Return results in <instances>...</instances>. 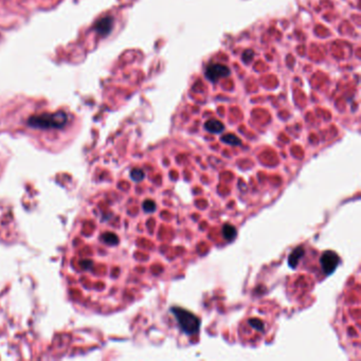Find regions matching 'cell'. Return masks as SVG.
Here are the masks:
<instances>
[{"label": "cell", "mask_w": 361, "mask_h": 361, "mask_svg": "<svg viewBox=\"0 0 361 361\" xmlns=\"http://www.w3.org/2000/svg\"><path fill=\"white\" fill-rule=\"evenodd\" d=\"M144 175H145V174H144L143 170L140 169V168H135V169H132L131 172H130V177H131V179L134 180V182H136V183L142 182V180L144 179Z\"/></svg>", "instance_id": "obj_11"}, {"label": "cell", "mask_w": 361, "mask_h": 361, "mask_svg": "<svg viewBox=\"0 0 361 361\" xmlns=\"http://www.w3.org/2000/svg\"><path fill=\"white\" fill-rule=\"evenodd\" d=\"M236 233H237V230H236L235 227H233L230 224L224 225V227H223V236H224V239L226 241H228V242L233 241L236 237Z\"/></svg>", "instance_id": "obj_8"}, {"label": "cell", "mask_w": 361, "mask_h": 361, "mask_svg": "<svg viewBox=\"0 0 361 361\" xmlns=\"http://www.w3.org/2000/svg\"><path fill=\"white\" fill-rule=\"evenodd\" d=\"M205 128L209 132H211V134H220V132L224 131L225 126L220 120L211 119L205 123Z\"/></svg>", "instance_id": "obj_7"}, {"label": "cell", "mask_w": 361, "mask_h": 361, "mask_svg": "<svg viewBox=\"0 0 361 361\" xmlns=\"http://www.w3.org/2000/svg\"><path fill=\"white\" fill-rule=\"evenodd\" d=\"M320 264H321V268H322L323 272H324V274L330 275L331 273L335 272V270L338 267V265L340 264V258L336 252L331 251V250H327L321 255Z\"/></svg>", "instance_id": "obj_3"}, {"label": "cell", "mask_w": 361, "mask_h": 361, "mask_svg": "<svg viewBox=\"0 0 361 361\" xmlns=\"http://www.w3.org/2000/svg\"><path fill=\"white\" fill-rule=\"evenodd\" d=\"M248 323L251 325V327H253L256 330H259V331H264L265 330V323L261 319L253 318V319H250L248 321Z\"/></svg>", "instance_id": "obj_10"}, {"label": "cell", "mask_w": 361, "mask_h": 361, "mask_svg": "<svg viewBox=\"0 0 361 361\" xmlns=\"http://www.w3.org/2000/svg\"><path fill=\"white\" fill-rule=\"evenodd\" d=\"M221 140L224 142V143L232 145V146H240V145H242V140H241L239 137H237V136L233 135V134H227V135L223 136Z\"/></svg>", "instance_id": "obj_9"}, {"label": "cell", "mask_w": 361, "mask_h": 361, "mask_svg": "<svg viewBox=\"0 0 361 361\" xmlns=\"http://www.w3.org/2000/svg\"><path fill=\"white\" fill-rule=\"evenodd\" d=\"M304 254H305V250H304V247L302 246H298L297 248H294L292 250V252L289 254L288 256V265L289 267L294 269L297 268V266L301 260V258H303Z\"/></svg>", "instance_id": "obj_6"}, {"label": "cell", "mask_w": 361, "mask_h": 361, "mask_svg": "<svg viewBox=\"0 0 361 361\" xmlns=\"http://www.w3.org/2000/svg\"><path fill=\"white\" fill-rule=\"evenodd\" d=\"M143 210L146 213H153L156 211V204L153 201H145L143 203Z\"/></svg>", "instance_id": "obj_12"}, {"label": "cell", "mask_w": 361, "mask_h": 361, "mask_svg": "<svg viewBox=\"0 0 361 361\" xmlns=\"http://www.w3.org/2000/svg\"><path fill=\"white\" fill-rule=\"evenodd\" d=\"M113 24H115L113 17L105 16V17L101 18V20H99L96 24H94V31H96L99 35H101L103 37H106L112 31Z\"/></svg>", "instance_id": "obj_5"}, {"label": "cell", "mask_w": 361, "mask_h": 361, "mask_svg": "<svg viewBox=\"0 0 361 361\" xmlns=\"http://www.w3.org/2000/svg\"><path fill=\"white\" fill-rule=\"evenodd\" d=\"M104 239H105V242L108 243V244H117L118 243V236L115 235L113 233H107L105 234V236H104Z\"/></svg>", "instance_id": "obj_13"}, {"label": "cell", "mask_w": 361, "mask_h": 361, "mask_svg": "<svg viewBox=\"0 0 361 361\" xmlns=\"http://www.w3.org/2000/svg\"><path fill=\"white\" fill-rule=\"evenodd\" d=\"M231 71L229 67L223 64H211L206 69V78L211 82H217L221 79L228 78Z\"/></svg>", "instance_id": "obj_4"}, {"label": "cell", "mask_w": 361, "mask_h": 361, "mask_svg": "<svg viewBox=\"0 0 361 361\" xmlns=\"http://www.w3.org/2000/svg\"><path fill=\"white\" fill-rule=\"evenodd\" d=\"M68 124V115L63 110L53 113L45 112L41 115H33L27 120V125L33 129L50 130L62 129Z\"/></svg>", "instance_id": "obj_1"}, {"label": "cell", "mask_w": 361, "mask_h": 361, "mask_svg": "<svg viewBox=\"0 0 361 361\" xmlns=\"http://www.w3.org/2000/svg\"><path fill=\"white\" fill-rule=\"evenodd\" d=\"M170 312L173 313L180 328H182V330L186 335L193 336L198 334L199 329H201L202 322L195 313L178 306L170 308Z\"/></svg>", "instance_id": "obj_2"}]
</instances>
